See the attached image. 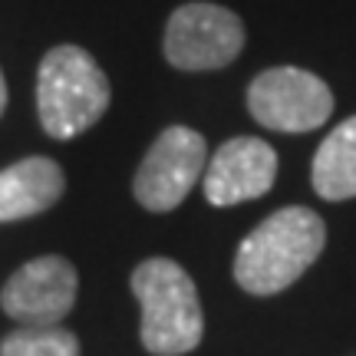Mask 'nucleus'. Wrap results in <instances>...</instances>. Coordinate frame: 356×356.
<instances>
[{
  "instance_id": "obj_1",
  "label": "nucleus",
  "mask_w": 356,
  "mask_h": 356,
  "mask_svg": "<svg viewBox=\"0 0 356 356\" xmlns=\"http://www.w3.org/2000/svg\"><path fill=\"white\" fill-rule=\"evenodd\" d=\"M327 244V225L317 211L291 204L264 218L234 254V280L254 297L287 291L320 257Z\"/></svg>"
},
{
  "instance_id": "obj_2",
  "label": "nucleus",
  "mask_w": 356,
  "mask_h": 356,
  "mask_svg": "<svg viewBox=\"0 0 356 356\" xmlns=\"http://www.w3.org/2000/svg\"><path fill=\"white\" fill-rule=\"evenodd\" d=\"M142 307V346L152 356H185L202 343L204 314L188 270L168 257H149L132 270Z\"/></svg>"
},
{
  "instance_id": "obj_3",
  "label": "nucleus",
  "mask_w": 356,
  "mask_h": 356,
  "mask_svg": "<svg viewBox=\"0 0 356 356\" xmlns=\"http://www.w3.org/2000/svg\"><path fill=\"white\" fill-rule=\"evenodd\" d=\"M113 89L102 66L83 47H53L37 73V113L50 139H73L109 109Z\"/></svg>"
},
{
  "instance_id": "obj_4",
  "label": "nucleus",
  "mask_w": 356,
  "mask_h": 356,
  "mask_svg": "<svg viewBox=\"0 0 356 356\" xmlns=\"http://www.w3.org/2000/svg\"><path fill=\"white\" fill-rule=\"evenodd\" d=\"M244 24L234 10L195 0L168 17L162 50L175 70L204 73L234 63L244 50Z\"/></svg>"
},
{
  "instance_id": "obj_5",
  "label": "nucleus",
  "mask_w": 356,
  "mask_h": 356,
  "mask_svg": "<svg viewBox=\"0 0 356 356\" xmlns=\"http://www.w3.org/2000/svg\"><path fill=\"white\" fill-rule=\"evenodd\" d=\"M248 109L264 129L277 132H314L333 113V92L320 76L277 66L254 76L248 89Z\"/></svg>"
},
{
  "instance_id": "obj_6",
  "label": "nucleus",
  "mask_w": 356,
  "mask_h": 356,
  "mask_svg": "<svg viewBox=\"0 0 356 356\" xmlns=\"http://www.w3.org/2000/svg\"><path fill=\"white\" fill-rule=\"evenodd\" d=\"M208 165V145L188 126H168L149 145L132 191L145 211H172L188 198Z\"/></svg>"
},
{
  "instance_id": "obj_7",
  "label": "nucleus",
  "mask_w": 356,
  "mask_h": 356,
  "mask_svg": "<svg viewBox=\"0 0 356 356\" xmlns=\"http://www.w3.org/2000/svg\"><path fill=\"white\" fill-rule=\"evenodd\" d=\"M76 287V267L66 257H33L7 277L0 291V307L24 327H53L73 310Z\"/></svg>"
},
{
  "instance_id": "obj_8",
  "label": "nucleus",
  "mask_w": 356,
  "mask_h": 356,
  "mask_svg": "<svg viewBox=\"0 0 356 356\" xmlns=\"http://www.w3.org/2000/svg\"><path fill=\"white\" fill-rule=\"evenodd\" d=\"M277 181V152L264 139H228L204 165V198L215 208H231L270 191Z\"/></svg>"
},
{
  "instance_id": "obj_9",
  "label": "nucleus",
  "mask_w": 356,
  "mask_h": 356,
  "mask_svg": "<svg viewBox=\"0 0 356 356\" xmlns=\"http://www.w3.org/2000/svg\"><path fill=\"white\" fill-rule=\"evenodd\" d=\"M66 175L53 159L30 155L0 172V225L43 215L63 198Z\"/></svg>"
},
{
  "instance_id": "obj_10",
  "label": "nucleus",
  "mask_w": 356,
  "mask_h": 356,
  "mask_svg": "<svg viewBox=\"0 0 356 356\" xmlns=\"http://www.w3.org/2000/svg\"><path fill=\"white\" fill-rule=\"evenodd\" d=\"M314 191L327 202L356 198V115L346 119L323 139L310 168Z\"/></svg>"
},
{
  "instance_id": "obj_11",
  "label": "nucleus",
  "mask_w": 356,
  "mask_h": 356,
  "mask_svg": "<svg viewBox=\"0 0 356 356\" xmlns=\"http://www.w3.org/2000/svg\"><path fill=\"white\" fill-rule=\"evenodd\" d=\"M0 356H79V340L60 323L20 327L0 340Z\"/></svg>"
},
{
  "instance_id": "obj_12",
  "label": "nucleus",
  "mask_w": 356,
  "mask_h": 356,
  "mask_svg": "<svg viewBox=\"0 0 356 356\" xmlns=\"http://www.w3.org/2000/svg\"><path fill=\"white\" fill-rule=\"evenodd\" d=\"M7 109V83H3V73H0V115Z\"/></svg>"
}]
</instances>
